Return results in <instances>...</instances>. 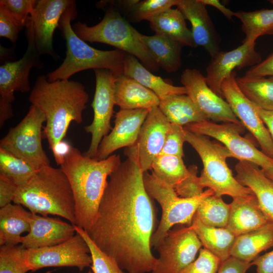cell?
Here are the masks:
<instances>
[{
	"label": "cell",
	"mask_w": 273,
	"mask_h": 273,
	"mask_svg": "<svg viewBox=\"0 0 273 273\" xmlns=\"http://www.w3.org/2000/svg\"><path fill=\"white\" fill-rule=\"evenodd\" d=\"M94 70L96 77V88L91 104L94 111V118L92 122L84 127L85 131L91 134L90 145L84 154L91 158L96 157L102 139L112 129L110 121L115 105V76L112 71L107 69Z\"/></svg>",
	"instance_id": "13"
},
{
	"label": "cell",
	"mask_w": 273,
	"mask_h": 273,
	"mask_svg": "<svg viewBox=\"0 0 273 273\" xmlns=\"http://www.w3.org/2000/svg\"><path fill=\"white\" fill-rule=\"evenodd\" d=\"M32 213L23 206L9 204L0 209V246L21 244V235L30 231Z\"/></svg>",
	"instance_id": "27"
},
{
	"label": "cell",
	"mask_w": 273,
	"mask_h": 273,
	"mask_svg": "<svg viewBox=\"0 0 273 273\" xmlns=\"http://www.w3.org/2000/svg\"><path fill=\"white\" fill-rule=\"evenodd\" d=\"M200 2L206 6H210L215 7L226 18L232 20L234 16L235 12L231 11L223 5L218 0H200Z\"/></svg>",
	"instance_id": "52"
},
{
	"label": "cell",
	"mask_w": 273,
	"mask_h": 273,
	"mask_svg": "<svg viewBox=\"0 0 273 273\" xmlns=\"http://www.w3.org/2000/svg\"><path fill=\"white\" fill-rule=\"evenodd\" d=\"M263 170L266 176L273 180V166Z\"/></svg>",
	"instance_id": "53"
},
{
	"label": "cell",
	"mask_w": 273,
	"mask_h": 273,
	"mask_svg": "<svg viewBox=\"0 0 273 273\" xmlns=\"http://www.w3.org/2000/svg\"><path fill=\"white\" fill-rule=\"evenodd\" d=\"M186 142L195 150L202 162L203 168L199 178L204 188L212 190L216 196L228 195L233 199L253 194L233 176L226 163L227 158L233 156L224 146L186 129Z\"/></svg>",
	"instance_id": "7"
},
{
	"label": "cell",
	"mask_w": 273,
	"mask_h": 273,
	"mask_svg": "<svg viewBox=\"0 0 273 273\" xmlns=\"http://www.w3.org/2000/svg\"><path fill=\"white\" fill-rule=\"evenodd\" d=\"M186 142V129L184 127L170 123L165 142L160 154L174 155L183 157V145Z\"/></svg>",
	"instance_id": "42"
},
{
	"label": "cell",
	"mask_w": 273,
	"mask_h": 273,
	"mask_svg": "<svg viewBox=\"0 0 273 273\" xmlns=\"http://www.w3.org/2000/svg\"><path fill=\"white\" fill-rule=\"evenodd\" d=\"M27 48L19 60L7 62L0 67V127L13 116L12 103L15 98L14 93L30 91L29 73L33 68L42 69L40 59L30 31L26 29Z\"/></svg>",
	"instance_id": "10"
},
{
	"label": "cell",
	"mask_w": 273,
	"mask_h": 273,
	"mask_svg": "<svg viewBox=\"0 0 273 273\" xmlns=\"http://www.w3.org/2000/svg\"><path fill=\"white\" fill-rule=\"evenodd\" d=\"M158 108L170 123L184 127L208 120L187 95H175L160 100Z\"/></svg>",
	"instance_id": "32"
},
{
	"label": "cell",
	"mask_w": 273,
	"mask_h": 273,
	"mask_svg": "<svg viewBox=\"0 0 273 273\" xmlns=\"http://www.w3.org/2000/svg\"><path fill=\"white\" fill-rule=\"evenodd\" d=\"M256 111L267 127L273 141V111L263 110L254 104Z\"/></svg>",
	"instance_id": "51"
},
{
	"label": "cell",
	"mask_w": 273,
	"mask_h": 273,
	"mask_svg": "<svg viewBox=\"0 0 273 273\" xmlns=\"http://www.w3.org/2000/svg\"><path fill=\"white\" fill-rule=\"evenodd\" d=\"M230 204L221 197L212 195L204 199L199 205L195 216L206 225L225 228L230 215Z\"/></svg>",
	"instance_id": "36"
},
{
	"label": "cell",
	"mask_w": 273,
	"mask_h": 273,
	"mask_svg": "<svg viewBox=\"0 0 273 273\" xmlns=\"http://www.w3.org/2000/svg\"><path fill=\"white\" fill-rule=\"evenodd\" d=\"M36 2V0H1L0 6L25 27L33 12Z\"/></svg>",
	"instance_id": "43"
},
{
	"label": "cell",
	"mask_w": 273,
	"mask_h": 273,
	"mask_svg": "<svg viewBox=\"0 0 273 273\" xmlns=\"http://www.w3.org/2000/svg\"><path fill=\"white\" fill-rule=\"evenodd\" d=\"M151 170L157 177L174 189L189 174L182 157L166 154H160L154 160Z\"/></svg>",
	"instance_id": "35"
},
{
	"label": "cell",
	"mask_w": 273,
	"mask_h": 273,
	"mask_svg": "<svg viewBox=\"0 0 273 273\" xmlns=\"http://www.w3.org/2000/svg\"><path fill=\"white\" fill-rule=\"evenodd\" d=\"M184 128L196 134L211 137L220 142L232 154L233 158L246 161L265 170L273 166V159L259 150L248 140L242 137V124L226 122L216 124L205 120L188 124Z\"/></svg>",
	"instance_id": "11"
},
{
	"label": "cell",
	"mask_w": 273,
	"mask_h": 273,
	"mask_svg": "<svg viewBox=\"0 0 273 273\" xmlns=\"http://www.w3.org/2000/svg\"><path fill=\"white\" fill-rule=\"evenodd\" d=\"M37 170L24 160L0 147V173L17 187L25 184Z\"/></svg>",
	"instance_id": "37"
},
{
	"label": "cell",
	"mask_w": 273,
	"mask_h": 273,
	"mask_svg": "<svg viewBox=\"0 0 273 273\" xmlns=\"http://www.w3.org/2000/svg\"><path fill=\"white\" fill-rule=\"evenodd\" d=\"M143 180L148 194L158 202L162 209L161 219L151 241V247L156 248L173 226L191 225L200 203L206 198L214 194L208 189L196 197H180L173 187L159 179L152 171L151 173L144 172Z\"/></svg>",
	"instance_id": "8"
},
{
	"label": "cell",
	"mask_w": 273,
	"mask_h": 273,
	"mask_svg": "<svg viewBox=\"0 0 273 273\" xmlns=\"http://www.w3.org/2000/svg\"><path fill=\"white\" fill-rule=\"evenodd\" d=\"M239 87L245 96L257 107L273 111V76L236 78Z\"/></svg>",
	"instance_id": "34"
},
{
	"label": "cell",
	"mask_w": 273,
	"mask_h": 273,
	"mask_svg": "<svg viewBox=\"0 0 273 273\" xmlns=\"http://www.w3.org/2000/svg\"><path fill=\"white\" fill-rule=\"evenodd\" d=\"M74 227L76 232L81 235L88 246L92 258L90 268L94 273H125L113 258L96 246L85 230L75 225Z\"/></svg>",
	"instance_id": "40"
},
{
	"label": "cell",
	"mask_w": 273,
	"mask_h": 273,
	"mask_svg": "<svg viewBox=\"0 0 273 273\" xmlns=\"http://www.w3.org/2000/svg\"><path fill=\"white\" fill-rule=\"evenodd\" d=\"M141 39L158 66L168 73L177 71L181 66L183 46L163 35L147 36L141 34Z\"/></svg>",
	"instance_id": "29"
},
{
	"label": "cell",
	"mask_w": 273,
	"mask_h": 273,
	"mask_svg": "<svg viewBox=\"0 0 273 273\" xmlns=\"http://www.w3.org/2000/svg\"><path fill=\"white\" fill-rule=\"evenodd\" d=\"M255 46V42H243L237 48L227 52L220 51L211 58L206 69L205 78L214 93L222 97V83L235 69L252 67L261 62Z\"/></svg>",
	"instance_id": "19"
},
{
	"label": "cell",
	"mask_w": 273,
	"mask_h": 273,
	"mask_svg": "<svg viewBox=\"0 0 273 273\" xmlns=\"http://www.w3.org/2000/svg\"><path fill=\"white\" fill-rule=\"evenodd\" d=\"M87 273H94L92 270H89Z\"/></svg>",
	"instance_id": "54"
},
{
	"label": "cell",
	"mask_w": 273,
	"mask_h": 273,
	"mask_svg": "<svg viewBox=\"0 0 273 273\" xmlns=\"http://www.w3.org/2000/svg\"><path fill=\"white\" fill-rule=\"evenodd\" d=\"M24 26L19 23L2 7L0 6V36L15 43Z\"/></svg>",
	"instance_id": "45"
},
{
	"label": "cell",
	"mask_w": 273,
	"mask_h": 273,
	"mask_svg": "<svg viewBox=\"0 0 273 273\" xmlns=\"http://www.w3.org/2000/svg\"><path fill=\"white\" fill-rule=\"evenodd\" d=\"M188 176L174 188L177 195L182 198H192L201 195L204 188L200 185L197 176L198 168L195 165H190L188 168Z\"/></svg>",
	"instance_id": "44"
},
{
	"label": "cell",
	"mask_w": 273,
	"mask_h": 273,
	"mask_svg": "<svg viewBox=\"0 0 273 273\" xmlns=\"http://www.w3.org/2000/svg\"><path fill=\"white\" fill-rule=\"evenodd\" d=\"M185 19L177 8H171L157 14L149 21L150 28L155 34L166 36L183 47H196Z\"/></svg>",
	"instance_id": "30"
},
{
	"label": "cell",
	"mask_w": 273,
	"mask_h": 273,
	"mask_svg": "<svg viewBox=\"0 0 273 273\" xmlns=\"http://www.w3.org/2000/svg\"><path fill=\"white\" fill-rule=\"evenodd\" d=\"M72 146L62 140L58 143L52 150L54 157L57 165H61L65 156L69 152Z\"/></svg>",
	"instance_id": "50"
},
{
	"label": "cell",
	"mask_w": 273,
	"mask_h": 273,
	"mask_svg": "<svg viewBox=\"0 0 273 273\" xmlns=\"http://www.w3.org/2000/svg\"><path fill=\"white\" fill-rule=\"evenodd\" d=\"M28 100L46 117L43 131L52 151L65 138L72 122H82L88 95L80 82L69 79L50 82L46 76L40 75Z\"/></svg>",
	"instance_id": "3"
},
{
	"label": "cell",
	"mask_w": 273,
	"mask_h": 273,
	"mask_svg": "<svg viewBox=\"0 0 273 273\" xmlns=\"http://www.w3.org/2000/svg\"><path fill=\"white\" fill-rule=\"evenodd\" d=\"M180 81L187 95L208 120L242 124L228 102L210 88L199 70L186 69L180 75Z\"/></svg>",
	"instance_id": "18"
},
{
	"label": "cell",
	"mask_w": 273,
	"mask_h": 273,
	"mask_svg": "<svg viewBox=\"0 0 273 273\" xmlns=\"http://www.w3.org/2000/svg\"><path fill=\"white\" fill-rule=\"evenodd\" d=\"M115 105L121 109L150 110L158 107L160 99L149 89L123 74L115 76Z\"/></svg>",
	"instance_id": "25"
},
{
	"label": "cell",
	"mask_w": 273,
	"mask_h": 273,
	"mask_svg": "<svg viewBox=\"0 0 273 273\" xmlns=\"http://www.w3.org/2000/svg\"><path fill=\"white\" fill-rule=\"evenodd\" d=\"M120 155L91 158L71 147L60 168L71 186L75 203V225L88 231L95 220L110 174L121 163Z\"/></svg>",
	"instance_id": "2"
},
{
	"label": "cell",
	"mask_w": 273,
	"mask_h": 273,
	"mask_svg": "<svg viewBox=\"0 0 273 273\" xmlns=\"http://www.w3.org/2000/svg\"><path fill=\"white\" fill-rule=\"evenodd\" d=\"M72 28L85 41L109 44L134 56L151 72L159 69L158 64L141 39V33L113 8L106 10L103 19L96 25L89 26L78 21Z\"/></svg>",
	"instance_id": "6"
},
{
	"label": "cell",
	"mask_w": 273,
	"mask_h": 273,
	"mask_svg": "<svg viewBox=\"0 0 273 273\" xmlns=\"http://www.w3.org/2000/svg\"><path fill=\"white\" fill-rule=\"evenodd\" d=\"M273 247V221L252 232L236 237L231 256L251 263L263 251Z\"/></svg>",
	"instance_id": "28"
},
{
	"label": "cell",
	"mask_w": 273,
	"mask_h": 273,
	"mask_svg": "<svg viewBox=\"0 0 273 273\" xmlns=\"http://www.w3.org/2000/svg\"><path fill=\"white\" fill-rule=\"evenodd\" d=\"M220 260L205 248H201L198 257L179 273H217Z\"/></svg>",
	"instance_id": "41"
},
{
	"label": "cell",
	"mask_w": 273,
	"mask_h": 273,
	"mask_svg": "<svg viewBox=\"0 0 273 273\" xmlns=\"http://www.w3.org/2000/svg\"><path fill=\"white\" fill-rule=\"evenodd\" d=\"M225 227L236 237L266 225L271 220L262 210L254 194L233 198Z\"/></svg>",
	"instance_id": "23"
},
{
	"label": "cell",
	"mask_w": 273,
	"mask_h": 273,
	"mask_svg": "<svg viewBox=\"0 0 273 273\" xmlns=\"http://www.w3.org/2000/svg\"><path fill=\"white\" fill-rule=\"evenodd\" d=\"M170 125L158 107L152 108L135 144L125 149V155L133 160L144 172L151 170L154 160L160 155Z\"/></svg>",
	"instance_id": "16"
},
{
	"label": "cell",
	"mask_w": 273,
	"mask_h": 273,
	"mask_svg": "<svg viewBox=\"0 0 273 273\" xmlns=\"http://www.w3.org/2000/svg\"><path fill=\"white\" fill-rule=\"evenodd\" d=\"M221 90L222 96L242 125L255 138L262 152L273 159V141L269 132L256 111L253 103L239 87L236 72H232L223 81Z\"/></svg>",
	"instance_id": "15"
},
{
	"label": "cell",
	"mask_w": 273,
	"mask_h": 273,
	"mask_svg": "<svg viewBox=\"0 0 273 273\" xmlns=\"http://www.w3.org/2000/svg\"><path fill=\"white\" fill-rule=\"evenodd\" d=\"M18 187L9 178L0 173V207L13 201Z\"/></svg>",
	"instance_id": "47"
},
{
	"label": "cell",
	"mask_w": 273,
	"mask_h": 273,
	"mask_svg": "<svg viewBox=\"0 0 273 273\" xmlns=\"http://www.w3.org/2000/svg\"><path fill=\"white\" fill-rule=\"evenodd\" d=\"M251 266V263L230 256L221 262L217 273H246Z\"/></svg>",
	"instance_id": "48"
},
{
	"label": "cell",
	"mask_w": 273,
	"mask_h": 273,
	"mask_svg": "<svg viewBox=\"0 0 273 273\" xmlns=\"http://www.w3.org/2000/svg\"><path fill=\"white\" fill-rule=\"evenodd\" d=\"M273 76V53L259 64L251 67L244 76L247 78Z\"/></svg>",
	"instance_id": "46"
},
{
	"label": "cell",
	"mask_w": 273,
	"mask_h": 273,
	"mask_svg": "<svg viewBox=\"0 0 273 273\" xmlns=\"http://www.w3.org/2000/svg\"><path fill=\"white\" fill-rule=\"evenodd\" d=\"M269 2L271 4H273V0L270 1Z\"/></svg>",
	"instance_id": "55"
},
{
	"label": "cell",
	"mask_w": 273,
	"mask_h": 273,
	"mask_svg": "<svg viewBox=\"0 0 273 273\" xmlns=\"http://www.w3.org/2000/svg\"><path fill=\"white\" fill-rule=\"evenodd\" d=\"M251 264L256 266L257 273H273V250L257 256Z\"/></svg>",
	"instance_id": "49"
},
{
	"label": "cell",
	"mask_w": 273,
	"mask_h": 273,
	"mask_svg": "<svg viewBox=\"0 0 273 273\" xmlns=\"http://www.w3.org/2000/svg\"><path fill=\"white\" fill-rule=\"evenodd\" d=\"M44 114L31 105L22 120L9 129L0 141V147L38 170L50 165V161L42 145Z\"/></svg>",
	"instance_id": "9"
},
{
	"label": "cell",
	"mask_w": 273,
	"mask_h": 273,
	"mask_svg": "<svg viewBox=\"0 0 273 273\" xmlns=\"http://www.w3.org/2000/svg\"><path fill=\"white\" fill-rule=\"evenodd\" d=\"M123 74L154 92L160 100L172 95L187 94L184 86H174L165 81L161 77L152 73L134 56L128 54L124 59Z\"/></svg>",
	"instance_id": "26"
},
{
	"label": "cell",
	"mask_w": 273,
	"mask_h": 273,
	"mask_svg": "<svg viewBox=\"0 0 273 273\" xmlns=\"http://www.w3.org/2000/svg\"><path fill=\"white\" fill-rule=\"evenodd\" d=\"M30 229L21 244L26 249L52 246L66 241L76 233L74 225L60 218L36 214L31 215Z\"/></svg>",
	"instance_id": "21"
},
{
	"label": "cell",
	"mask_w": 273,
	"mask_h": 273,
	"mask_svg": "<svg viewBox=\"0 0 273 273\" xmlns=\"http://www.w3.org/2000/svg\"><path fill=\"white\" fill-rule=\"evenodd\" d=\"M150 110L120 109L116 114L114 125L102 139L96 158H107L115 151L133 146Z\"/></svg>",
	"instance_id": "20"
},
{
	"label": "cell",
	"mask_w": 273,
	"mask_h": 273,
	"mask_svg": "<svg viewBox=\"0 0 273 273\" xmlns=\"http://www.w3.org/2000/svg\"><path fill=\"white\" fill-rule=\"evenodd\" d=\"M234 16L242 23L246 36L243 42H255L260 36L273 34V9L238 11L235 12Z\"/></svg>",
	"instance_id": "33"
},
{
	"label": "cell",
	"mask_w": 273,
	"mask_h": 273,
	"mask_svg": "<svg viewBox=\"0 0 273 273\" xmlns=\"http://www.w3.org/2000/svg\"><path fill=\"white\" fill-rule=\"evenodd\" d=\"M74 2L64 12L58 25L66 41V57L62 63L46 76L53 82L67 80L74 74L86 69H104L110 70L115 76L123 74L126 53L116 49L102 51L95 49L79 37L71 25L77 15Z\"/></svg>",
	"instance_id": "5"
},
{
	"label": "cell",
	"mask_w": 273,
	"mask_h": 273,
	"mask_svg": "<svg viewBox=\"0 0 273 273\" xmlns=\"http://www.w3.org/2000/svg\"><path fill=\"white\" fill-rule=\"evenodd\" d=\"M235 170L236 179L252 191L262 210L273 220V180L258 166L250 162L239 161Z\"/></svg>",
	"instance_id": "24"
},
{
	"label": "cell",
	"mask_w": 273,
	"mask_h": 273,
	"mask_svg": "<svg viewBox=\"0 0 273 273\" xmlns=\"http://www.w3.org/2000/svg\"><path fill=\"white\" fill-rule=\"evenodd\" d=\"M178 0L124 1L121 3L127 10L130 20L139 22L149 21L157 14L177 6Z\"/></svg>",
	"instance_id": "38"
},
{
	"label": "cell",
	"mask_w": 273,
	"mask_h": 273,
	"mask_svg": "<svg viewBox=\"0 0 273 273\" xmlns=\"http://www.w3.org/2000/svg\"><path fill=\"white\" fill-rule=\"evenodd\" d=\"M177 9L192 25L196 47H203L213 57L220 51V37L207 11L200 0H178Z\"/></svg>",
	"instance_id": "22"
},
{
	"label": "cell",
	"mask_w": 273,
	"mask_h": 273,
	"mask_svg": "<svg viewBox=\"0 0 273 273\" xmlns=\"http://www.w3.org/2000/svg\"><path fill=\"white\" fill-rule=\"evenodd\" d=\"M204 248L224 261L231 256L236 236L225 228L209 226L195 215L191 225Z\"/></svg>",
	"instance_id": "31"
},
{
	"label": "cell",
	"mask_w": 273,
	"mask_h": 273,
	"mask_svg": "<svg viewBox=\"0 0 273 273\" xmlns=\"http://www.w3.org/2000/svg\"><path fill=\"white\" fill-rule=\"evenodd\" d=\"M73 0H37L25 26L31 33L38 53L60 59L54 50L53 39L55 29L65 10Z\"/></svg>",
	"instance_id": "17"
},
{
	"label": "cell",
	"mask_w": 273,
	"mask_h": 273,
	"mask_svg": "<svg viewBox=\"0 0 273 273\" xmlns=\"http://www.w3.org/2000/svg\"><path fill=\"white\" fill-rule=\"evenodd\" d=\"M21 244L0 247V273H27L30 271Z\"/></svg>",
	"instance_id": "39"
},
{
	"label": "cell",
	"mask_w": 273,
	"mask_h": 273,
	"mask_svg": "<svg viewBox=\"0 0 273 273\" xmlns=\"http://www.w3.org/2000/svg\"><path fill=\"white\" fill-rule=\"evenodd\" d=\"M144 172L127 157L110 174L92 226V241L128 273L151 272L155 210L144 183Z\"/></svg>",
	"instance_id": "1"
},
{
	"label": "cell",
	"mask_w": 273,
	"mask_h": 273,
	"mask_svg": "<svg viewBox=\"0 0 273 273\" xmlns=\"http://www.w3.org/2000/svg\"><path fill=\"white\" fill-rule=\"evenodd\" d=\"M25 257L31 271L48 267H76L82 271L92 264L88 246L77 232L72 238L56 245L26 249Z\"/></svg>",
	"instance_id": "12"
},
{
	"label": "cell",
	"mask_w": 273,
	"mask_h": 273,
	"mask_svg": "<svg viewBox=\"0 0 273 273\" xmlns=\"http://www.w3.org/2000/svg\"><path fill=\"white\" fill-rule=\"evenodd\" d=\"M13 202L32 214L57 215L75 225V203L65 174L51 165L41 167L24 185L18 187Z\"/></svg>",
	"instance_id": "4"
},
{
	"label": "cell",
	"mask_w": 273,
	"mask_h": 273,
	"mask_svg": "<svg viewBox=\"0 0 273 273\" xmlns=\"http://www.w3.org/2000/svg\"><path fill=\"white\" fill-rule=\"evenodd\" d=\"M202 246L191 225L170 230L157 248L159 255L151 273H179L195 259Z\"/></svg>",
	"instance_id": "14"
}]
</instances>
